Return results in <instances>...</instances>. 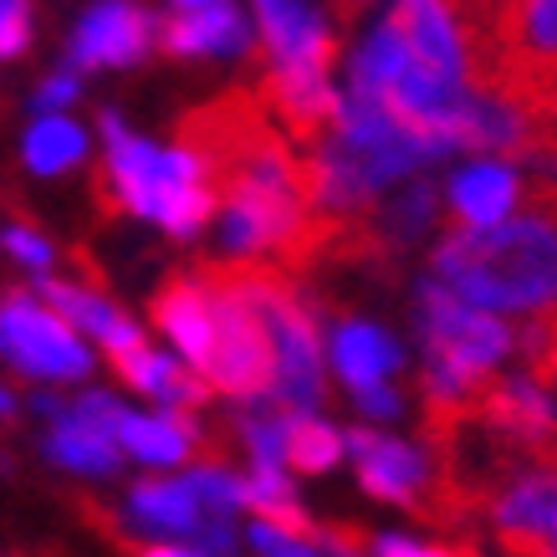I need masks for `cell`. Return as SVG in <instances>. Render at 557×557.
Wrapping results in <instances>:
<instances>
[{"instance_id":"obj_22","label":"cell","mask_w":557,"mask_h":557,"mask_svg":"<svg viewBox=\"0 0 557 557\" xmlns=\"http://www.w3.org/2000/svg\"><path fill=\"white\" fill-rule=\"evenodd\" d=\"M5 251L16 256L21 267H32V271H47L51 267V240L47 236H36L32 225H11V231H5Z\"/></svg>"},{"instance_id":"obj_25","label":"cell","mask_w":557,"mask_h":557,"mask_svg":"<svg viewBox=\"0 0 557 557\" xmlns=\"http://www.w3.org/2000/svg\"><path fill=\"white\" fill-rule=\"evenodd\" d=\"M354 399H358V409H363V414H373V420H394V414H399V394H394L388 384L358 388Z\"/></svg>"},{"instance_id":"obj_17","label":"cell","mask_w":557,"mask_h":557,"mask_svg":"<svg viewBox=\"0 0 557 557\" xmlns=\"http://www.w3.org/2000/svg\"><path fill=\"white\" fill-rule=\"evenodd\" d=\"M21 153H26V164L36 174H67L87 159V134L72 119H62V113H47V119H36L26 128Z\"/></svg>"},{"instance_id":"obj_18","label":"cell","mask_w":557,"mask_h":557,"mask_svg":"<svg viewBox=\"0 0 557 557\" xmlns=\"http://www.w3.org/2000/svg\"><path fill=\"white\" fill-rule=\"evenodd\" d=\"M240 502H246V507H251L261 522L282 527V532H292V537H312V522H307V511L297 507L292 481L282 475V466H256Z\"/></svg>"},{"instance_id":"obj_7","label":"cell","mask_w":557,"mask_h":557,"mask_svg":"<svg viewBox=\"0 0 557 557\" xmlns=\"http://www.w3.org/2000/svg\"><path fill=\"white\" fill-rule=\"evenodd\" d=\"M256 36H261V57L271 67H282V62L333 67V57H338L333 26L307 0H256Z\"/></svg>"},{"instance_id":"obj_2","label":"cell","mask_w":557,"mask_h":557,"mask_svg":"<svg viewBox=\"0 0 557 557\" xmlns=\"http://www.w3.org/2000/svg\"><path fill=\"white\" fill-rule=\"evenodd\" d=\"M200 276L210 287V297H215V338H210V358H205L200 379L215 394H231V399H271L276 348H271L261 318L231 292L220 267H205Z\"/></svg>"},{"instance_id":"obj_30","label":"cell","mask_w":557,"mask_h":557,"mask_svg":"<svg viewBox=\"0 0 557 557\" xmlns=\"http://www.w3.org/2000/svg\"><path fill=\"white\" fill-rule=\"evenodd\" d=\"M553 547H557V502H553Z\"/></svg>"},{"instance_id":"obj_5","label":"cell","mask_w":557,"mask_h":557,"mask_svg":"<svg viewBox=\"0 0 557 557\" xmlns=\"http://www.w3.org/2000/svg\"><path fill=\"white\" fill-rule=\"evenodd\" d=\"M343 450H354L358 481L369 486V496L388 502V507H420L430 502V486H435V471L424 450L405 445V440L373 435V430H348L343 435Z\"/></svg>"},{"instance_id":"obj_6","label":"cell","mask_w":557,"mask_h":557,"mask_svg":"<svg viewBox=\"0 0 557 557\" xmlns=\"http://www.w3.org/2000/svg\"><path fill=\"white\" fill-rule=\"evenodd\" d=\"M153 47V16L138 11L134 0H102L98 11H87L72 32L67 62L72 72L92 67H134Z\"/></svg>"},{"instance_id":"obj_19","label":"cell","mask_w":557,"mask_h":557,"mask_svg":"<svg viewBox=\"0 0 557 557\" xmlns=\"http://www.w3.org/2000/svg\"><path fill=\"white\" fill-rule=\"evenodd\" d=\"M343 460V435L333 424H322L307 409H287V466L307 475H322L327 466Z\"/></svg>"},{"instance_id":"obj_24","label":"cell","mask_w":557,"mask_h":557,"mask_svg":"<svg viewBox=\"0 0 557 557\" xmlns=\"http://www.w3.org/2000/svg\"><path fill=\"white\" fill-rule=\"evenodd\" d=\"M72 98H77V72H57V77H47V83L36 87V108H41V113H57V108H67Z\"/></svg>"},{"instance_id":"obj_8","label":"cell","mask_w":557,"mask_h":557,"mask_svg":"<svg viewBox=\"0 0 557 557\" xmlns=\"http://www.w3.org/2000/svg\"><path fill=\"white\" fill-rule=\"evenodd\" d=\"M153 41L170 57H225V51L251 47V21L240 5L210 0V5H185L174 16L153 21Z\"/></svg>"},{"instance_id":"obj_10","label":"cell","mask_w":557,"mask_h":557,"mask_svg":"<svg viewBox=\"0 0 557 557\" xmlns=\"http://www.w3.org/2000/svg\"><path fill=\"white\" fill-rule=\"evenodd\" d=\"M36 297L57 312V318H67L72 327H83V333H92V338L108 348V358L119 363V358H128V354H138V348H149L144 343V333L134 327V318L123 312V307H113L102 292H87V287H67V282H36Z\"/></svg>"},{"instance_id":"obj_14","label":"cell","mask_w":557,"mask_h":557,"mask_svg":"<svg viewBox=\"0 0 557 557\" xmlns=\"http://www.w3.org/2000/svg\"><path fill=\"white\" fill-rule=\"evenodd\" d=\"M128 511H134L138 527H153V532H170V537H200L210 511L200 507V496L189 491V481H138L128 491Z\"/></svg>"},{"instance_id":"obj_26","label":"cell","mask_w":557,"mask_h":557,"mask_svg":"<svg viewBox=\"0 0 557 557\" xmlns=\"http://www.w3.org/2000/svg\"><path fill=\"white\" fill-rule=\"evenodd\" d=\"M108 532L134 557H205V553H189V547H174V542H138V537H128V532H119V527H108Z\"/></svg>"},{"instance_id":"obj_1","label":"cell","mask_w":557,"mask_h":557,"mask_svg":"<svg viewBox=\"0 0 557 557\" xmlns=\"http://www.w3.org/2000/svg\"><path fill=\"white\" fill-rule=\"evenodd\" d=\"M102 144H108V164H102V195L119 200V210L164 225L170 236H200L210 215H215V189L200 180L189 153H164L134 138L113 113H102Z\"/></svg>"},{"instance_id":"obj_3","label":"cell","mask_w":557,"mask_h":557,"mask_svg":"<svg viewBox=\"0 0 557 557\" xmlns=\"http://www.w3.org/2000/svg\"><path fill=\"white\" fill-rule=\"evenodd\" d=\"M0 358L36 379H83L92 369L83 338L72 333L67 318H57L36 292H11L0 297Z\"/></svg>"},{"instance_id":"obj_28","label":"cell","mask_w":557,"mask_h":557,"mask_svg":"<svg viewBox=\"0 0 557 557\" xmlns=\"http://www.w3.org/2000/svg\"><path fill=\"white\" fill-rule=\"evenodd\" d=\"M491 5H496V0H471V11H491Z\"/></svg>"},{"instance_id":"obj_12","label":"cell","mask_w":557,"mask_h":557,"mask_svg":"<svg viewBox=\"0 0 557 557\" xmlns=\"http://www.w3.org/2000/svg\"><path fill=\"white\" fill-rule=\"evenodd\" d=\"M445 200H450V215L456 225H496L502 215L517 210L522 200V174L511 170L507 159H475L445 185Z\"/></svg>"},{"instance_id":"obj_16","label":"cell","mask_w":557,"mask_h":557,"mask_svg":"<svg viewBox=\"0 0 557 557\" xmlns=\"http://www.w3.org/2000/svg\"><path fill=\"white\" fill-rule=\"evenodd\" d=\"M47 456L57 460V466H67V471L113 475L119 471V440L108 435V430H98V424L77 420V414L62 405V414H57V424H51V435H47Z\"/></svg>"},{"instance_id":"obj_29","label":"cell","mask_w":557,"mask_h":557,"mask_svg":"<svg viewBox=\"0 0 557 557\" xmlns=\"http://www.w3.org/2000/svg\"><path fill=\"white\" fill-rule=\"evenodd\" d=\"M170 5H210V0H170Z\"/></svg>"},{"instance_id":"obj_4","label":"cell","mask_w":557,"mask_h":557,"mask_svg":"<svg viewBox=\"0 0 557 557\" xmlns=\"http://www.w3.org/2000/svg\"><path fill=\"white\" fill-rule=\"evenodd\" d=\"M553 502H557V466H527L491 491V527L511 557H557L553 547Z\"/></svg>"},{"instance_id":"obj_23","label":"cell","mask_w":557,"mask_h":557,"mask_svg":"<svg viewBox=\"0 0 557 557\" xmlns=\"http://www.w3.org/2000/svg\"><path fill=\"white\" fill-rule=\"evenodd\" d=\"M373 557H471V553H460V547H420V542H409V537H373Z\"/></svg>"},{"instance_id":"obj_13","label":"cell","mask_w":557,"mask_h":557,"mask_svg":"<svg viewBox=\"0 0 557 557\" xmlns=\"http://www.w3.org/2000/svg\"><path fill=\"white\" fill-rule=\"evenodd\" d=\"M333 369L354 394L369 384H388V373L399 369V343L388 338L384 327H373V322L343 318L333 327Z\"/></svg>"},{"instance_id":"obj_20","label":"cell","mask_w":557,"mask_h":557,"mask_svg":"<svg viewBox=\"0 0 557 557\" xmlns=\"http://www.w3.org/2000/svg\"><path fill=\"white\" fill-rule=\"evenodd\" d=\"M36 36L32 0H0V57H26Z\"/></svg>"},{"instance_id":"obj_27","label":"cell","mask_w":557,"mask_h":557,"mask_svg":"<svg viewBox=\"0 0 557 557\" xmlns=\"http://www.w3.org/2000/svg\"><path fill=\"white\" fill-rule=\"evenodd\" d=\"M0 414H11V394L5 388H0Z\"/></svg>"},{"instance_id":"obj_15","label":"cell","mask_w":557,"mask_h":557,"mask_svg":"<svg viewBox=\"0 0 557 557\" xmlns=\"http://www.w3.org/2000/svg\"><path fill=\"white\" fill-rule=\"evenodd\" d=\"M113 369H119L123 384L144 388V394H153L159 405H170V409H200L205 399L215 394V388L205 384L200 373H189L185 363H174V358L153 354V348H138V354L119 358Z\"/></svg>"},{"instance_id":"obj_21","label":"cell","mask_w":557,"mask_h":557,"mask_svg":"<svg viewBox=\"0 0 557 557\" xmlns=\"http://www.w3.org/2000/svg\"><path fill=\"white\" fill-rule=\"evenodd\" d=\"M251 547L261 557H338V553H327V547H318L312 537H292V532H282V527H271V522L251 527Z\"/></svg>"},{"instance_id":"obj_11","label":"cell","mask_w":557,"mask_h":557,"mask_svg":"<svg viewBox=\"0 0 557 557\" xmlns=\"http://www.w3.org/2000/svg\"><path fill=\"white\" fill-rule=\"evenodd\" d=\"M153 322H159V333H170L174 348L195 369H205L210 338H215V297L205 287V276H170L153 297Z\"/></svg>"},{"instance_id":"obj_9","label":"cell","mask_w":557,"mask_h":557,"mask_svg":"<svg viewBox=\"0 0 557 557\" xmlns=\"http://www.w3.org/2000/svg\"><path fill=\"white\" fill-rule=\"evenodd\" d=\"M113 440L119 450H128L134 460H149V466H185L195 456H215V440L195 414H134L123 409L119 424H113Z\"/></svg>"}]
</instances>
